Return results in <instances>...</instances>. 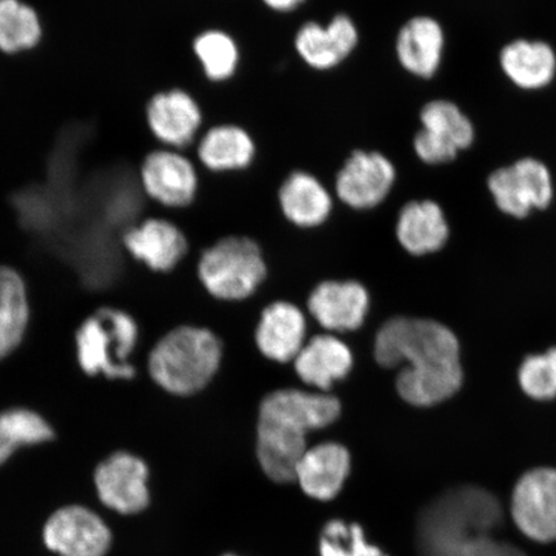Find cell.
Wrapping results in <instances>:
<instances>
[{
  "label": "cell",
  "instance_id": "20",
  "mask_svg": "<svg viewBox=\"0 0 556 556\" xmlns=\"http://www.w3.org/2000/svg\"><path fill=\"white\" fill-rule=\"evenodd\" d=\"M127 252L154 273H170L189 252V240L173 220L148 217L125 229L122 238Z\"/></svg>",
  "mask_w": 556,
  "mask_h": 556
},
{
  "label": "cell",
  "instance_id": "5",
  "mask_svg": "<svg viewBox=\"0 0 556 556\" xmlns=\"http://www.w3.org/2000/svg\"><path fill=\"white\" fill-rule=\"evenodd\" d=\"M135 318L121 309L101 308L76 331V356L83 371L109 379L135 378L136 368L128 357L138 343Z\"/></svg>",
  "mask_w": 556,
  "mask_h": 556
},
{
  "label": "cell",
  "instance_id": "1",
  "mask_svg": "<svg viewBox=\"0 0 556 556\" xmlns=\"http://www.w3.org/2000/svg\"><path fill=\"white\" fill-rule=\"evenodd\" d=\"M374 357L384 368L405 365L395 388L403 401L416 407L446 401L463 384L457 338L433 319L389 318L375 336Z\"/></svg>",
  "mask_w": 556,
  "mask_h": 556
},
{
  "label": "cell",
  "instance_id": "34",
  "mask_svg": "<svg viewBox=\"0 0 556 556\" xmlns=\"http://www.w3.org/2000/svg\"><path fill=\"white\" fill-rule=\"evenodd\" d=\"M263 9L276 13V15H291L303 7L307 5L309 0H258Z\"/></svg>",
  "mask_w": 556,
  "mask_h": 556
},
{
  "label": "cell",
  "instance_id": "30",
  "mask_svg": "<svg viewBox=\"0 0 556 556\" xmlns=\"http://www.w3.org/2000/svg\"><path fill=\"white\" fill-rule=\"evenodd\" d=\"M50 424L27 408H11L0 413V467L18 448L35 446L53 440Z\"/></svg>",
  "mask_w": 556,
  "mask_h": 556
},
{
  "label": "cell",
  "instance_id": "28",
  "mask_svg": "<svg viewBox=\"0 0 556 556\" xmlns=\"http://www.w3.org/2000/svg\"><path fill=\"white\" fill-rule=\"evenodd\" d=\"M43 39V24L37 10L24 0H0V53L30 52Z\"/></svg>",
  "mask_w": 556,
  "mask_h": 556
},
{
  "label": "cell",
  "instance_id": "8",
  "mask_svg": "<svg viewBox=\"0 0 556 556\" xmlns=\"http://www.w3.org/2000/svg\"><path fill=\"white\" fill-rule=\"evenodd\" d=\"M144 121L159 148L187 151L205 125V113L190 89L173 86L157 90L146 103Z\"/></svg>",
  "mask_w": 556,
  "mask_h": 556
},
{
  "label": "cell",
  "instance_id": "14",
  "mask_svg": "<svg viewBox=\"0 0 556 556\" xmlns=\"http://www.w3.org/2000/svg\"><path fill=\"white\" fill-rule=\"evenodd\" d=\"M45 544L61 556H104L113 534L104 521L85 506L61 507L47 520Z\"/></svg>",
  "mask_w": 556,
  "mask_h": 556
},
{
  "label": "cell",
  "instance_id": "22",
  "mask_svg": "<svg viewBox=\"0 0 556 556\" xmlns=\"http://www.w3.org/2000/svg\"><path fill=\"white\" fill-rule=\"evenodd\" d=\"M353 366L352 348L330 332L309 338L293 361L295 375L305 388L326 393L350 377Z\"/></svg>",
  "mask_w": 556,
  "mask_h": 556
},
{
  "label": "cell",
  "instance_id": "29",
  "mask_svg": "<svg viewBox=\"0 0 556 556\" xmlns=\"http://www.w3.org/2000/svg\"><path fill=\"white\" fill-rule=\"evenodd\" d=\"M317 556H391L384 548L368 540L361 521L330 517L319 530Z\"/></svg>",
  "mask_w": 556,
  "mask_h": 556
},
{
  "label": "cell",
  "instance_id": "3",
  "mask_svg": "<svg viewBox=\"0 0 556 556\" xmlns=\"http://www.w3.org/2000/svg\"><path fill=\"white\" fill-rule=\"evenodd\" d=\"M224 363V344L217 333L184 325L159 340L149 356L152 380L176 397H191L211 384Z\"/></svg>",
  "mask_w": 556,
  "mask_h": 556
},
{
  "label": "cell",
  "instance_id": "2",
  "mask_svg": "<svg viewBox=\"0 0 556 556\" xmlns=\"http://www.w3.org/2000/svg\"><path fill=\"white\" fill-rule=\"evenodd\" d=\"M495 496L478 486L443 493L422 510L417 525L420 556H527L498 541L492 531L502 525Z\"/></svg>",
  "mask_w": 556,
  "mask_h": 556
},
{
  "label": "cell",
  "instance_id": "26",
  "mask_svg": "<svg viewBox=\"0 0 556 556\" xmlns=\"http://www.w3.org/2000/svg\"><path fill=\"white\" fill-rule=\"evenodd\" d=\"M505 75L521 89H541L554 79L556 55L545 41L516 40L500 54Z\"/></svg>",
  "mask_w": 556,
  "mask_h": 556
},
{
  "label": "cell",
  "instance_id": "17",
  "mask_svg": "<svg viewBox=\"0 0 556 556\" xmlns=\"http://www.w3.org/2000/svg\"><path fill=\"white\" fill-rule=\"evenodd\" d=\"M342 402L331 393L305 388H283L270 392L258 407V417L293 424L308 434L336 424Z\"/></svg>",
  "mask_w": 556,
  "mask_h": 556
},
{
  "label": "cell",
  "instance_id": "19",
  "mask_svg": "<svg viewBox=\"0 0 556 556\" xmlns=\"http://www.w3.org/2000/svg\"><path fill=\"white\" fill-rule=\"evenodd\" d=\"M307 438L308 433L293 424L258 417L255 457L262 475L270 483L293 485L298 464L309 447Z\"/></svg>",
  "mask_w": 556,
  "mask_h": 556
},
{
  "label": "cell",
  "instance_id": "6",
  "mask_svg": "<svg viewBox=\"0 0 556 556\" xmlns=\"http://www.w3.org/2000/svg\"><path fill=\"white\" fill-rule=\"evenodd\" d=\"M397 169L379 150L354 149L340 164L332 180L337 201L354 212H370L391 194Z\"/></svg>",
  "mask_w": 556,
  "mask_h": 556
},
{
  "label": "cell",
  "instance_id": "15",
  "mask_svg": "<svg viewBox=\"0 0 556 556\" xmlns=\"http://www.w3.org/2000/svg\"><path fill=\"white\" fill-rule=\"evenodd\" d=\"M307 309L325 332L340 336L363 328L370 311V294L356 280H326L311 291Z\"/></svg>",
  "mask_w": 556,
  "mask_h": 556
},
{
  "label": "cell",
  "instance_id": "9",
  "mask_svg": "<svg viewBox=\"0 0 556 556\" xmlns=\"http://www.w3.org/2000/svg\"><path fill=\"white\" fill-rule=\"evenodd\" d=\"M361 45V29L350 13L338 12L328 23L307 20L293 35V50L315 73H331L353 58Z\"/></svg>",
  "mask_w": 556,
  "mask_h": 556
},
{
  "label": "cell",
  "instance_id": "18",
  "mask_svg": "<svg viewBox=\"0 0 556 556\" xmlns=\"http://www.w3.org/2000/svg\"><path fill=\"white\" fill-rule=\"evenodd\" d=\"M277 203L291 226L316 229L328 224L337 199L331 187L316 173L296 168L290 170L278 186Z\"/></svg>",
  "mask_w": 556,
  "mask_h": 556
},
{
  "label": "cell",
  "instance_id": "4",
  "mask_svg": "<svg viewBox=\"0 0 556 556\" xmlns=\"http://www.w3.org/2000/svg\"><path fill=\"white\" fill-rule=\"evenodd\" d=\"M268 267L258 242L249 236L222 238L200 255L198 277L213 298L241 302L266 281Z\"/></svg>",
  "mask_w": 556,
  "mask_h": 556
},
{
  "label": "cell",
  "instance_id": "35",
  "mask_svg": "<svg viewBox=\"0 0 556 556\" xmlns=\"http://www.w3.org/2000/svg\"><path fill=\"white\" fill-rule=\"evenodd\" d=\"M219 556H241V555L232 553V552H227V553H224V554H222Z\"/></svg>",
  "mask_w": 556,
  "mask_h": 556
},
{
  "label": "cell",
  "instance_id": "21",
  "mask_svg": "<svg viewBox=\"0 0 556 556\" xmlns=\"http://www.w3.org/2000/svg\"><path fill=\"white\" fill-rule=\"evenodd\" d=\"M307 317L294 303L277 301L261 313L254 331L256 350L275 364H293L307 343Z\"/></svg>",
  "mask_w": 556,
  "mask_h": 556
},
{
  "label": "cell",
  "instance_id": "7",
  "mask_svg": "<svg viewBox=\"0 0 556 556\" xmlns=\"http://www.w3.org/2000/svg\"><path fill=\"white\" fill-rule=\"evenodd\" d=\"M200 166L187 151L155 148L138 168L146 199L159 206L180 211L190 207L201 189Z\"/></svg>",
  "mask_w": 556,
  "mask_h": 556
},
{
  "label": "cell",
  "instance_id": "33",
  "mask_svg": "<svg viewBox=\"0 0 556 556\" xmlns=\"http://www.w3.org/2000/svg\"><path fill=\"white\" fill-rule=\"evenodd\" d=\"M413 146L416 156L428 165L454 162L458 154L454 144L422 128L415 135Z\"/></svg>",
  "mask_w": 556,
  "mask_h": 556
},
{
  "label": "cell",
  "instance_id": "13",
  "mask_svg": "<svg viewBox=\"0 0 556 556\" xmlns=\"http://www.w3.org/2000/svg\"><path fill=\"white\" fill-rule=\"evenodd\" d=\"M511 517L520 532L533 541H556V470L527 471L514 489Z\"/></svg>",
  "mask_w": 556,
  "mask_h": 556
},
{
  "label": "cell",
  "instance_id": "12",
  "mask_svg": "<svg viewBox=\"0 0 556 556\" xmlns=\"http://www.w3.org/2000/svg\"><path fill=\"white\" fill-rule=\"evenodd\" d=\"M353 471L351 451L340 442L309 446L299 462L295 483L311 502L330 505L343 495Z\"/></svg>",
  "mask_w": 556,
  "mask_h": 556
},
{
  "label": "cell",
  "instance_id": "25",
  "mask_svg": "<svg viewBox=\"0 0 556 556\" xmlns=\"http://www.w3.org/2000/svg\"><path fill=\"white\" fill-rule=\"evenodd\" d=\"M190 52L204 79L212 85H227L240 73V41L224 27H206L194 34L190 41Z\"/></svg>",
  "mask_w": 556,
  "mask_h": 556
},
{
  "label": "cell",
  "instance_id": "16",
  "mask_svg": "<svg viewBox=\"0 0 556 556\" xmlns=\"http://www.w3.org/2000/svg\"><path fill=\"white\" fill-rule=\"evenodd\" d=\"M194 148L200 168L212 174L247 172L258 159V142L245 125L215 123L203 130Z\"/></svg>",
  "mask_w": 556,
  "mask_h": 556
},
{
  "label": "cell",
  "instance_id": "31",
  "mask_svg": "<svg viewBox=\"0 0 556 556\" xmlns=\"http://www.w3.org/2000/svg\"><path fill=\"white\" fill-rule=\"evenodd\" d=\"M422 129L454 144L458 151L469 149L475 142V127L455 103L437 100L428 102L420 111Z\"/></svg>",
  "mask_w": 556,
  "mask_h": 556
},
{
  "label": "cell",
  "instance_id": "32",
  "mask_svg": "<svg viewBox=\"0 0 556 556\" xmlns=\"http://www.w3.org/2000/svg\"><path fill=\"white\" fill-rule=\"evenodd\" d=\"M521 389L533 400L547 401L556 397V348L540 356L525 359L519 368Z\"/></svg>",
  "mask_w": 556,
  "mask_h": 556
},
{
  "label": "cell",
  "instance_id": "11",
  "mask_svg": "<svg viewBox=\"0 0 556 556\" xmlns=\"http://www.w3.org/2000/svg\"><path fill=\"white\" fill-rule=\"evenodd\" d=\"M150 469L143 458L116 452L94 471L97 493L103 505L123 516L141 514L151 503Z\"/></svg>",
  "mask_w": 556,
  "mask_h": 556
},
{
  "label": "cell",
  "instance_id": "10",
  "mask_svg": "<svg viewBox=\"0 0 556 556\" xmlns=\"http://www.w3.org/2000/svg\"><path fill=\"white\" fill-rule=\"evenodd\" d=\"M489 189L500 211L516 218H526L532 208H546L554 197L551 172L533 157L493 172Z\"/></svg>",
  "mask_w": 556,
  "mask_h": 556
},
{
  "label": "cell",
  "instance_id": "27",
  "mask_svg": "<svg viewBox=\"0 0 556 556\" xmlns=\"http://www.w3.org/2000/svg\"><path fill=\"white\" fill-rule=\"evenodd\" d=\"M30 308L23 277L0 267V359L9 356L24 339Z\"/></svg>",
  "mask_w": 556,
  "mask_h": 556
},
{
  "label": "cell",
  "instance_id": "23",
  "mask_svg": "<svg viewBox=\"0 0 556 556\" xmlns=\"http://www.w3.org/2000/svg\"><path fill=\"white\" fill-rule=\"evenodd\" d=\"M444 34L437 20L416 16L395 37V58L405 72L420 79L433 78L441 66Z\"/></svg>",
  "mask_w": 556,
  "mask_h": 556
},
{
  "label": "cell",
  "instance_id": "24",
  "mask_svg": "<svg viewBox=\"0 0 556 556\" xmlns=\"http://www.w3.org/2000/svg\"><path fill=\"white\" fill-rule=\"evenodd\" d=\"M448 225L440 205L432 200L409 201L402 206L395 225L401 247L413 255L434 253L448 239Z\"/></svg>",
  "mask_w": 556,
  "mask_h": 556
}]
</instances>
